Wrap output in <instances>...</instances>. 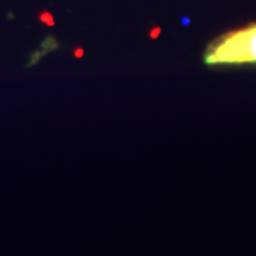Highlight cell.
I'll use <instances>...</instances> for the list:
<instances>
[{
	"instance_id": "obj_1",
	"label": "cell",
	"mask_w": 256,
	"mask_h": 256,
	"mask_svg": "<svg viewBox=\"0 0 256 256\" xmlns=\"http://www.w3.org/2000/svg\"><path fill=\"white\" fill-rule=\"evenodd\" d=\"M204 62L208 66L256 64V23L215 38L206 48Z\"/></svg>"
}]
</instances>
